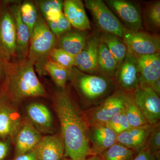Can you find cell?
<instances>
[{"label":"cell","mask_w":160,"mask_h":160,"mask_svg":"<svg viewBox=\"0 0 160 160\" xmlns=\"http://www.w3.org/2000/svg\"><path fill=\"white\" fill-rule=\"evenodd\" d=\"M21 122L19 113L11 106H0V140L12 137Z\"/></svg>","instance_id":"cell-22"},{"label":"cell","mask_w":160,"mask_h":160,"mask_svg":"<svg viewBox=\"0 0 160 160\" xmlns=\"http://www.w3.org/2000/svg\"><path fill=\"white\" fill-rule=\"evenodd\" d=\"M123 42L128 51L134 55H150L160 52V40L157 36L123 29Z\"/></svg>","instance_id":"cell-8"},{"label":"cell","mask_w":160,"mask_h":160,"mask_svg":"<svg viewBox=\"0 0 160 160\" xmlns=\"http://www.w3.org/2000/svg\"><path fill=\"white\" fill-rule=\"evenodd\" d=\"M84 3L99 29L103 32L122 38L124 27L105 2L102 0H86Z\"/></svg>","instance_id":"cell-5"},{"label":"cell","mask_w":160,"mask_h":160,"mask_svg":"<svg viewBox=\"0 0 160 160\" xmlns=\"http://www.w3.org/2000/svg\"><path fill=\"white\" fill-rule=\"evenodd\" d=\"M57 38L40 14L31 34L27 58L41 75L46 73L45 66L50 54L56 48Z\"/></svg>","instance_id":"cell-3"},{"label":"cell","mask_w":160,"mask_h":160,"mask_svg":"<svg viewBox=\"0 0 160 160\" xmlns=\"http://www.w3.org/2000/svg\"><path fill=\"white\" fill-rule=\"evenodd\" d=\"M101 38L94 34L89 38L84 49L75 56V67L81 72L97 75L99 72L98 59Z\"/></svg>","instance_id":"cell-11"},{"label":"cell","mask_w":160,"mask_h":160,"mask_svg":"<svg viewBox=\"0 0 160 160\" xmlns=\"http://www.w3.org/2000/svg\"><path fill=\"white\" fill-rule=\"evenodd\" d=\"M132 160H160V152H152L149 149L143 148L138 152Z\"/></svg>","instance_id":"cell-35"},{"label":"cell","mask_w":160,"mask_h":160,"mask_svg":"<svg viewBox=\"0 0 160 160\" xmlns=\"http://www.w3.org/2000/svg\"><path fill=\"white\" fill-rule=\"evenodd\" d=\"M100 38L116 60L119 67L127 55L128 49L126 45L119 37L115 35L103 32Z\"/></svg>","instance_id":"cell-24"},{"label":"cell","mask_w":160,"mask_h":160,"mask_svg":"<svg viewBox=\"0 0 160 160\" xmlns=\"http://www.w3.org/2000/svg\"><path fill=\"white\" fill-rule=\"evenodd\" d=\"M154 125L131 127L118 135L117 143L138 152L145 147Z\"/></svg>","instance_id":"cell-17"},{"label":"cell","mask_w":160,"mask_h":160,"mask_svg":"<svg viewBox=\"0 0 160 160\" xmlns=\"http://www.w3.org/2000/svg\"><path fill=\"white\" fill-rule=\"evenodd\" d=\"M63 9L64 15L75 29L86 31L91 29L82 1L66 0L63 3Z\"/></svg>","instance_id":"cell-18"},{"label":"cell","mask_w":160,"mask_h":160,"mask_svg":"<svg viewBox=\"0 0 160 160\" xmlns=\"http://www.w3.org/2000/svg\"><path fill=\"white\" fill-rule=\"evenodd\" d=\"M86 160H102L100 156L98 155H93L87 158Z\"/></svg>","instance_id":"cell-40"},{"label":"cell","mask_w":160,"mask_h":160,"mask_svg":"<svg viewBox=\"0 0 160 160\" xmlns=\"http://www.w3.org/2000/svg\"><path fill=\"white\" fill-rule=\"evenodd\" d=\"M105 2L126 29L138 31L142 29L141 11L134 3L124 0H107Z\"/></svg>","instance_id":"cell-9"},{"label":"cell","mask_w":160,"mask_h":160,"mask_svg":"<svg viewBox=\"0 0 160 160\" xmlns=\"http://www.w3.org/2000/svg\"><path fill=\"white\" fill-rule=\"evenodd\" d=\"M16 33L14 18L5 5L0 6V58L9 61L17 55Z\"/></svg>","instance_id":"cell-7"},{"label":"cell","mask_w":160,"mask_h":160,"mask_svg":"<svg viewBox=\"0 0 160 160\" xmlns=\"http://www.w3.org/2000/svg\"><path fill=\"white\" fill-rule=\"evenodd\" d=\"M147 17L149 24L153 27H160V1L153 2L149 5L147 12Z\"/></svg>","instance_id":"cell-34"},{"label":"cell","mask_w":160,"mask_h":160,"mask_svg":"<svg viewBox=\"0 0 160 160\" xmlns=\"http://www.w3.org/2000/svg\"><path fill=\"white\" fill-rule=\"evenodd\" d=\"M151 89L152 91L155 92L158 96H160V78L158 79L156 82L152 86Z\"/></svg>","instance_id":"cell-38"},{"label":"cell","mask_w":160,"mask_h":160,"mask_svg":"<svg viewBox=\"0 0 160 160\" xmlns=\"http://www.w3.org/2000/svg\"><path fill=\"white\" fill-rule=\"evenodd\" d=\"M39 160H62L65 154V146L61 135L42 137L34 148Z\"/></svg>","instance_id":"cell-16"},{"label":"cell","mask_w":160,"mask_h":160,"mask_svg":"<svg viewBox=\"0 0 160 160\" xmlns=\"http://www.w3.org/2000/svg\"><path fill=\"white\" fill-rule=\"evenodd\" d=\"M14 18L16 33L17 55L20 59L27 58L29 50L31 32L22 20L20 6L12 5L9 8Z\"/></svg>","instance_id":"cell-20"},{"label":"cell","mask_w":160,"mask_h":160,"mask_svg":"<svg viewBox=\"0 0 160 160\" xmlns=\"http://www.w3.org/2000/svg\"><path fill=\"white\" fill-rule=\"evenodd\" d=\"M9 145L6 141H0V160H3L8 154Z\"/></svg>","instance_id":"cell-37"},{"label":"cell","mask_w":160,"mask_h":160,"mask_svg":"<svg viewBox=\"0 0 160 160\" xmlns=\"http://www.w3.org/2000/svg\"><path fill=\"white\" fill-rule=\"evenodd\" d=\"M52 32L58 38L60 36L71 29V25L63 13L57 21L47 23Z\"/></svg>","instance_id":"cell-32"},{"label":"cell","mask_w":160,"mask_h":160,"mask_svg":"<svg viewBox=\"0 0 160 160\" xmlns=\"http://www.w3.org/2000/svg\"><path fill=\"white\" fill-rule=\"evenodd\" d=\"M118 135L105 124L89 126L88 138L93 153L100 156L117 143Z\"/></svg>","instance_id":"cell-15"},{"label":"cell","mask_w":160,"mask_h":160,"mask_svg":"<svg viewBox=\"0 0 160 160\" xmlns=\"http://www.w3.org/2000/svg\"><path fill=\"white\" fill-rule=\"evenodd\" d=\"M75 73L72 70L70 79L73 80L82 97L90 106L98 105L113 93L115 83L112 79L81 72Z\"/></svg>","instance_id":"cell-4"},{"label":"cell","mask_w":160,"mask_h":160,"mask_svg":"<svg viewBox=\"0 0 160 160\" xmlns=\"http://www.w3.org/2000/svg\"><path fill=\"white\" fill-rule=\"evenodd\" d=\"M13 160H39L35 149L15 157Z\"/></svg>","instance_id":"cell-36"},{"label":"cell","mask_w":160,"mask_h":160,"mask_svg":"<svg viewBox=\"0 0 160 160\" xmlns=\"http://www.w3.org/2000/svg\"><path fill=\"white\" fill-rule=\"evenodd\" d=\"M124 112L128 123L131 127H140L149 124L135 102L132 92H126Z\"/></svg>","instance_id":"cell-25"},{"label":"cell","mask_w":160,"mask_h":160,"mask_svg":"<svg viewBox=\"0 0 160 160\" xmlns=\"http://www.w3.org/2000/svg\"><path fill=\"white\" fill-rule=\"evenodd\" d=\"M132 95L148 124L155 125L160 123V97L151 88L139 87L132 92Z\"/></svg>","instance_id":"cell-10"},{"label":"cell","mask_w":160,"mask_h":160,"mask_svg":"<svg viewBox=\"0 0 160 160\" xmlns=\"http://www.w3.org/2000/svg\"><path fill=\"white\" fill-rule=\"evenodd\" d=\"M45 69L58 87L65 89L67 81L71 78L72 69L69 70L63 68L49 60L46 63Z\"/></svg>","instance_id":"cell-27"},{"label":"cell","mask_w":160,"mask_h":160,"mask_svg":"<svg viewBox=\"0 0 160 160\" xmlns=\"http://www.w3.org/2000/svg\"><path fill=\"white\" fill-rule=\"evenodd\" d=\"M62 160H71L70 159L68 158L64 157L62 159Z\"/></svg>","instance_id":"cell-41"},{"label":"cell","mask_w":160,"mask_h":160,"mask_svg":"<svg viewBox=\"0 0 160 160\" xmlns=\"http://www.w3.org/2000/svg\"><path fill=\"white\" fill-rule=\"evenodd\" d=\"M7 89L15 102L32 97H46L47 93L36 74L33 63L28 58L4 61Z\"/></svg>","instance_id":"cell-2"},{"label":"cell","mask_w":160,"mask_h":160,"mask_svg":"<svg viewBox=\"0 0 160 160\" xmlns=\"http://www.w3.org/2000/svg\"><path fill=\"white\" fill-rule=\"evenodd\" d=\"M12 138L17 157L34 149L42 137L41 132L27 120L22 121Z\"/></svg>","instance_id":"cell-14"},{"label":"cell","mask_w":160,"mask_h":160,"mask_svg":"<svg viewBox=\"0 0 160 160\" xmlns=\"http://www.w3.org/2000/svg\"><path fill=\"white\" fill-rule=\"evenodd\" d=\"M115 77L119 89L126 92H132L139 87L137 62L134 55L130 52H127Z\"/></svg>","instance_id":"cell-12"},{"label":"cell","mask_w":160,"mask_h":160,"mask_svg":"<svg viewBox=\"0 0 160 160\" xmlns=\"http://www.w3.org/2000/svg\"><path fill=\"white\" fill-rule=\"evenodd\" d=\"M54 106L65 146L64 157L71 160H86L95 155L89 143V125L86 113L82 112L65 89L56 93Z\"/></svg>","instance_id":"cell-1"},{"label":"cell","mask_w":160,"mask_h":160,"mask_svg":"<svg viewBox=\"0 0 160 160\" xmlns=\"http://www.w3.org/2000/svg\"><path fill=\"white\" fill-rule=\"evenodd\" d=\"M126 92L121 89L116 90L98 106L90 109L86 113L89 125L106 124L124 110Z\"/></svg>","instance_id":"cell-6"},{"label":"cell","mask_w":160,"mask_h":160,"mask_svg":"<svg viewBox=\"0 0 160 160\" xmlns=\"http://www.w3.org/2000/svg\"><path fill=\"white\" fill-rule=\"evenodd\" d=\"M43 16L47 23L57 21L63 13V3L60 0H46L38 2Z\"/></svg>","instance_id":"cell-26"},{"label":"cell","mask_w":160,"mask_h":160,"mask_svg":"<svg viewBox=\"0 0 160 160\" xmlns=\"http://www.w3.org/2000/svg\"><path fill=\"white\" fill-rule=\"evenodd\" d=\"M134 55L137 62L139 87L151 88L160 78V52L150 55Z\"/></svg>","instance_id":"cell-13"},{"label":"cell","mask_w":160,"mask_h":160,"mask_svg":"<svg viewBox=\"0 0 160 160\" xmlns=\"http://www.w3.org/2000/svg\"><path fill=\"white\" fill-rule=\"evenodd\" d=\"M99 72L106 77H115L119 68L116 60L106 45L101 41L99 46L98 59Z\"/></svg>","instance_id":"cell-23"},{"label":"cell","mask_w":160,"mask_h":160,"mask_svg":"<svg viewBox=\"0 0 160 160\" xmlns=\"http://www.w3.org/2000/svg\"><path fill=\"white\" fill-rule=\"evenodd\" d=\"M20 11L22 20L29 28L31 34L38 15L36 7L31 2H25L20 6Z\"/></svg>","instance_id":"cell-29"},{"label":"cell","mask_w":160,"mask_h":160,"mask_svg":"<svg viewBox=\"0 0 160 160\" xmlns=\"http://www.w3.org/2000/svg\"><path fill=\"white\" fill-rule=\"evenodd\" d=\"M49 59L58 66L69 70L75 67V56L62 49L56 48L52 52Z\"/></svg>","instance_id":"cell-30"},{"label":"cell","mask_w":160,"mask_h":160,"mask_svg":"<svg viewBox=\"0 0 160 160\" xmlns=\"http://www.w3.org/2000/svg\"><path fill=\"white\" fill-rule=\"evenodd\" d=\"M28 120L40 132H52L53 120L49 109L39 103H32L26 108Z\"/></svg>","instance_id":"cell-19"},{"label":"cell","mask_w":160,"mask_h":160,"mask_svg":"<svg viewBox=\"0 0 160 160\" xmlns=\"http://www.w3.org/2000/svg\"><path fill=\"white\" fill-rule=\"evenodd\" d=\"M4 74H5L4 61L0 58V78L2 77Z\"/></svg>","instance_id":"cell-39"},{"label":"cell","mask_w":160,"mask_h":160,"mask_svg":"<svg viewBox=\"0 0 160 160\" xmlns=\"http://www.w3.org/2000/svg\"><path fill=\"white\" fill-rule=\"evenodd\" d=\"M152 152L160 151V124L153 126L145 147Z\"/></svg>","instance_id":"cell-33"},{"label":"cell","mask_w":160,"mask_h":160,"mask_svg":"<svg viewBox=\"0 0 160 160\" xmlns=\"http://www.w3.org/2000/svg\"><path fill=\"white\" fill-rule=\"evenodd\" d=\"M105 125L117 135L131 128L126 118L124 110L116 115Z\"/></svg>","instance_id":"cell-31"},{"label":"cell","mask_w":160,"mask_h":160,"mask_svg":"<svg viewBox=\"0 0 160 160\" xmlns=\"http://www.w3.org/2000/svg\"><path fill=\"white\" fill-rule=\"evenodd\" d=\"M137 152L116 143L100 155L102 160H132Z\"/></svg>","instance_id":"cell-28"},{"label":"cell","mask_w":160,"mask_h":160,"mask_svg":"<svg viewBox=\"0 0 160 160\" xmlns=\"http://www.w3.org/2000/svg\"><path fill=\"white\" fill-rule=\"evenodd\" d=\"M89 38L86 31L71 29L58 38L56 48L75 56L83 50Z\"/></svg>","instance_id":"cell-21"}]
</instances>
